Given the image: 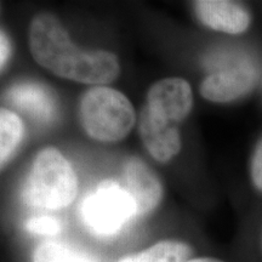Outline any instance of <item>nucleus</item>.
Returning <instances> with one entry per match:
<instances>
[{
    "instance_id": "f257e3e1",
    "label": "nucleus",
    "mask_w": 262,
    "mask_h": 262,
    "mask_svg": "<svg viewBox=\"0 0 262 262\" xmlns=\"http://www.w3.org/2000/svg\"><path fill=\"white\" fill-rule=\"evenodd\" d=\"M29 50L39 66L62 79L104 85L119 77L117 55L107 50H83L71 40L57 17L34 16L29 26Z\"/></svg>"
},
{
    "instance_id": "f03ea898",
    "label": "nucleus",
    "mask_w": 262,
    "mask_h": 262,
    "mask_svg": "<svg viewBox=\"0 0 262 262\" xmlns=\"http://www.w3.org/2000/svg\"><path fill=\"white\" fill-rule=\"evenodd\" d=\"M78 186L77 172L68 159L55 147H47L33 160L22 199L32 208L60 210L73 203Z\"/></svg>"
},
{
    "instance_id": "7ed1b4c3",
    "label": "nucleus",
    "mask_w": 262,
    "mask_h": 262,
    "mask_svg": "<svg viewBox=\"0 0 262 262\" xmlns=\"http://www.w3.org/2000/svg\"><path fill=\"white\" fill-rule=\"evenodd\" d=\"M81 126L90 139L98 142H119L136 123L133 103L112 88L97 85L85 91L79 106Z\"/></svg>"
},
{
    "instance_id": "20e7f679",
    "label": "nucleus",
    "mask_w": 262,
    "mask_h": 262,
    "mask_svg": "<svg viewBox=\"0 0 262 262\" xmlns=\"http://www.w3.org/2000/svg\"><path fill=\"white\" fill-rule=\"evenodd\" d=\"M80 215L85 227L100 237L119 233L139 217L136 203L122 183L104 180L81 202Z\"/></svg>"
},
{
    "instance_id": "39448f33",
    "label": "nucleus",
    "mask_w": 262,
    "mask_h": 262,
    "mask_svg": "<svg viewBox=\"0 0 262 262\" xmlns=\"http://www.w3.org/2000/svg\"><path fill=\"white\" fill-rule=\"evenodd\" d=\"M192 107L193 94L188 81L181 78H166L149 88L141 112L156 122L173 125L187 118Z\"/></svg>"
},
{
    "instance_id": "423d86ee",
    "label": "nucleus",
    "mask_w": 262,
    "mask_h": 262,
    "mask_svg": "<svg viewBox=\"0 0 262 262\" xmlns=\"http://www.w3.org/2000/svg\"><path fill=\"white\" fill-rule=\"evenodd\" d=\"M124 187L136 203L137 212L145 216L159 205L163 186L156 172L137 157H131L123 166Z\"/></svg>"
},
{
    "instance_id": "0eeeda50",
    "label": "nucleus",
    "mask_w": 262,
    "mask_h": 262,
    "mask_svg": "<svg viewBox=\"0 0 262 262\" xmlns=\"http://www.w3.org/2000/svg\"><path fill=\"white\" fill-rule=\"evenodd\" d=\"M257 73L249 66L209 74L202 81L201 95L211 102H231L255 86Z\"/></svg>"
},
{
    "instance_id": "6e6552de",
    "label": "nucleus",
    "mask_w": 262,
    "mask_h": 262,
    "mask_svg": "<svg viewBox=\"0 0 262 262\" xmlns=\"http://www.w3.org/2000/svg\"><path fill=\"white\" fill-rule=\"evenodd\" d=\"M195 14L206 27L215 31L239 34L247 31L250 16L243 6L226 0H201L194 2Z\"/></svg>"
},
{
    "instance_id": "1a4fd4ad",
    "label": "nucleus",
    "mask_w": 262,
    "mask_h": 262,
    "mask_svg": "<svg viewBox=\"0 0 262 262\" xmlns=\"http://www.w3.org/2000/svg\"><path fill=\"white\" fill-rule=\"evenodd\" d=\"M9 103L17 107L37 122H51L56 114L55 97L44 85L38 83L15 84L6 94Z\"/></svg>"
},
{
    "instance_id": "9d476101",
    "label": "nucleus",
    "mask_w": 262,
    "mask_h": 262,
    "mask_svg": "<svg viewBox=\"0 0 262 262\" xmlns=\"http://www.w3.org/2000/svg\"><path fill=\"white\" fill-rule=\"evenodd\" d=\"M139 133L143 146L158 162H169L181 150V136L178 127L156 122L143 112L140 114Z\"/></svg>"
},
{
    "instance_id": "9b49d317",
    "label": "nucleus",
    "mask_w": 262,
    "mask_h": 262,
    "mask_svg": "<svg viewBox=\"0 0 262 262\" xmlns=\"http://www.w3.org/2000/svg\"><path fill=\"white\" fill-rule=\"evenodd\" d=\"M24 120L14 111L0 107V169L12 158L24 142Z\"/></svg>"
},
{
    "instance_id": "f8f14e48",
    "label": "nucleus",
    "mask_w": 262,
    "mask_h": 262,
    "mask_svg": "<svg viewBox=\"0 0 262 262\" xmlns=\"http://www.w3.org/2000/svg\"><path fill=\"white\" fill-rule=\"evenodd\" d=\"M192 249L179 241H162L146 250L123 257L118 262H187Z\"/></svg>"
},
{
    "instance_id": "ddd939ff",
    "label": "nucleus",
    "mask_w": 262,
    "mask_h": 262,
    "mask_svg": "<svg viewBox=\"0 0 262 262\" xmlns=\"http://www.w3.org/2000/svg\"><path fill=\"white\" fill-rule=\"evenodd\" d=\"M33 262H97L90 254L60 242H42L33 251Z\"/></svg>"
},
{
    "instance_id": "4468645a",
    "label": "nucleus",
    "mask_w": 262,
    "mask_h": 262,
    "mask_svg": "<svg viewBox=\"0 0 262 262\" xmlns=\"http://www.w3.org/2000/svg\"><path fill=\"white\" fill-rule=\"evenodd\" d=\"M26 229L33 234L52 237L62 231V224L52 216H35L26 222Z\"/></svg>"
},
{
    "instance_id": "2eb2a0df",
    "label": "nucleus",
    "mask_w": 262,
    "mask_h": 262,
    "mask_svg": "<svg viewBox=\"0 0 262 262\" xmlns=\"http://www.w3.org/2000/svg\"><path fill=\"white\" fill-rule=\"evenodd\" d=\"M251 178L256 187L262 191V140L255 149L251 162Z\"/></svg>"
},
{
    "instance_id": "dca6fc26",
    "label": "nucleus",
    "mask_w": 262,
    "mask_h": 262,
    "mask_svg": "<svg viewBox=\"0 0 262 262\" xmlns=\"http://www.w3.org/2000/svg\"><path fill=\"white\" fill-rule=\"evenodd\" d=\"M10 52H11V47H10L9 39L4 32L0 31V70L8 62Z\"/></svg>"
},
{
    "instance_id": "f3484780",
    "label": "nucleus",
    "mask_w": 262,
    "mask_h": 262,
    "mask_svg": "<svg viewBox=\"0 0 262 262\" xmlns=\"http://www.w3.org/2000/svg\"><path fill=\"white\" fill-rule=\"evenodd\" d=\"M187 262H222L220 260H216V258L211 257H199V258H191Z\"/></svg>"
}]
</instances>
